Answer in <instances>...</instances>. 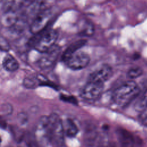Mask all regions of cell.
I'll list each match as a JSON object with an SVG mask.
<instances>
[{
  "mask_svg": "<svg viewBox=\"0 0 147 147\" xmlns=\"http://www.w3.org/2000/svg\"><path fill=\"white\" fill-rule=\"evenodd\" d=\"M1 141H2V140H1V137H0V145H1Z\"/></svg>",
  "mask_w": 147,
  "mask_h": 147,
  "instance_id": "cell-26",
  "label": "cell"
},
{
  "mask_svg": "<svg viewBox=\"0 0 147 147\" xmlns=\"http://www.w3.org/2000/svg\"><path fill=\"white\" fill-rule=\"evenodd\" d=\"M140 92V87L133 80L124 82L113 92L112 99L118 106L125 107L130 104Z\"/></svg>",
  "mask_w": 147,
  "mask_h": 147,
  "instance_id": "cell-1",
  "label": "cell"
},
{
  "mask_svg": "<svg viewBox=\"0 0 147 147\" xmlns=\"http://www.w3.org/2000/svg\"><path fill=\"white\" fill-rule=\"evenodd\" d=\"M20 10H8L4 11L1 22L3 26L9 28L14 25L19 20L21 13Z\"/></svg>",
  "mask_w": 147,
  "mask_h": 147,
  "instance_id": "cell-10",
  "label": "cell"
},
{
  "mask_svg": "<svg viewBox=\"0 0 147 147\" xmlns=\"http://www.w3.org/2000/svg\"><path fill=\"white\" fill-rule=\"evenodd\" d=\"M119 138L123 145L131 146L134 144V137L129 133L126 131H122L119 133Z\"/></svg>",
  "mask_w": 147,
  "mask_h": 147,
  "instance_id": "cell-16",
  "label": "cell"
},
{
  "mask_svg": "<svg viewBox=\"0 0 147 147\" xmlns=\"http://www.w3.org/2000/svg\"><path fill=\"white\" fill-rule=\"evenodd\" d=\"M140 121L143 125L147 127V112L142 111L140 116Z\"/></svg>",
  "mask_w": 147,
  "mask_h": 147,
  "instance_id": "cell-23",
  "label": "cell"
},
{
  "mask_svg": "<svg viewBox=\"0 0 147 147\" xmlns=\"http://www.w3.org/2000/svg\"><path fill=\"white\" fill-rule=\"evenodd\" d=\"M2 65L4 68L9 72L16 71L19 68L18 61L11 55H7L3 58Z\"/></svg>",
  "mask_w": 147,
  "mask_h": 147,
  "instance_id": "cell-14",
  "label": "cell"
},
{
  "mask_svg": "<svg viewBox=\"0 0 147 147\" xmlns=\"http://www.w3.org/2000/svg\"><path fill=\"white\" fill-rule=\"evenodd\" d=\"M104 90V84L88 81L81 89L80 95L82 98L87 100H92L98 98Z\"/></svg>",
  "mask_w": 147,
  "mask_h": 147,
  "instance_id": "cell-6",
  "label": "cell"
},
{
  "mask_svg": "<svg viewBox=\"0 0 147 147\" xmlns=\"http://www.w3.org/2000/svg\"><path fill=\"white\" fill-rule=\"evenodd\" d=\"M41 79L37 76L30 75L26 77L23 80L24 86L29 89H33L40 86Z\"/></svg>",
  "mask_w": 147,
  "mask_h": 147,
  "instance_id": "cell-15",
  "label": "cell"
},
{
  "mask_svg": "<svg viewBox=\"0 0 147 147\" xmlns=\"http://www.w3.org/2000/svg\"><path fill=\"white\" fill-rule=\"evenodd\" d=\"M137 107L140 110V111H143L147 108V90L138 100Z\"/></svg>",
  "mask_w": 147,
  "mask_h": 147,
  "instance_id": "cell-19",
  "label": "cell"
},
{
  "mask_svg": "<svg viewBox=\"0 0 147 147\" xmlns=\"http://www.w3.org/2000/svg\"><path fill=\"white\" fill-rule=\"evenodd\" d=\"M86 42L87 40L86 39H80L72 43L64 52L61 57V60H63V61L64 62L71 55L78 51L82 47H83L86 44Z\"/></svg>",
  "mask_w": 147,
  "mask_h": 147,
  "instance_id": "cell-11",
  "label": "cell"
},
{
  "mask_svg": "<svg viewBox=\"0 0 147 147\" xmlns=\"http://www.w3.org/2000/svg\"><path fill=\"white\" fill-rule=\"evenodd\" d=\"M58 38V32L53 29H45L34 34L28 41V45L39 52L42 53L54 45Z\"/></svg>",
  "mask_w": 147,
  "mask_h": 147,
  "instance_id": "cell-2",
  "label": "cell"
},
{
  "mask_svg": "<svg viewBox=\"0 0 147 147\" xmlns=\"http://www.w3.org/2000/svg\"><path fill=\"white\" fill-rule=\"evenodd\" d=\"M60 53V47L54 45L47 51L42 52V55L38 60V67L43 69L51 67L56 62Z\"/></svg>",
  "mask_w": 147,
  "mask_h": 147,
  "instance_id": "cell-8",
  "label": "cell"
},
{
  "mask_svg": "<svg viewBox=\"0 0 147 147\" xmlns=\"http://www.w3.org/2000/svg\"><path fill=\"white\" fill-rule=\"evenodd\" d=\"M7 126V123L3 117L0 115V127L5 129Z\"/></svg>",
  "mask_w": 147,
  "mask_h": 147,
  "instance_id": "cell-25",
  "label": "cell"
},
{
  "mask_svg": "<svg viewBox=\"0 0 147 147\" xmlns=\"http://www.w3.org/2000/svg\"><path fill=\"white\" fill-rule=\"evenodd\" d=\"M48 117V129L51 145L62 146L64 141V131L63 121L60 117L52 113Z\"/></svg>",
  "mask_w": 147,
  "mask_h": 147,
  "instance_id": "cell-3",
  "label": "cell"
},
{
  "mask_svg": "<svg viewBox=\"0 0 147 147\" xmlns=\"http://www.w3.org/2000/svg\"><path fill=\"white\" fill-rule=\"evenodd\" d=\"M26 2L27 0H2V9L4 11L20 10Z\"/></svg>",
  "mask_w": 147,
  "mask_h": 147,
  "instance_id": "cell-12",
  "label": "cell"
},
{
  "mask_svg": "<svg viewBox=\"0 0 147 147\" xmlns=\"http://www.w3.org/2000/svg\"><path fill=\"white\" fill-rule=\"evenodd\" d=\"M52 17L53 12L51 8L45 9L37 14L30 25L31 33L34 34L46 29Z\"/></svg>",
  "mask_w": 147,
  "mask_h": 147,
  "instance_id": "cell-4",
  "label": "cell"
},
{
  "mask_svg": "<svg viewBox=\"0 0 147 147\" xmlns=\"http://www.w3.org/2000/svg\"><path fill=\"white\" fill-rule=\"evenodd\" d=\"M63 123L64 134L66 136L69 138H73L77 135L79 129L73 119L67 118L64 122H63Z\"/></svg>",
  "mask_w": 147,
  "mask_h": 147,
  "instance_id": "cell-13",
  "label": "cell"
},
{
  "mask_svg": "<svg viewBox=\"0 0 147 147\" xmlns=\"http://www.w3.org/2000/svg\"><path fill=\"white\" fill-rule=\"evenodd\" d=\"M60 98L61 100L65 101V102H70L72 103H75L76 102V100L73 97V96H68V95H61L60 96Z\"/></svg>",
  "mask_w": 147,
  "mask_h": 147,
  "instance_id": "cell-22",
  "label": "cell"
},
{
  "mask_svg": "<svg viewBox=\"0 0 147 147\" xmlns=\"http://www.w3.org/2000/svg\"><path fill=\"white\" fill-rule=\"evenodd\" d=\"M143 71L142 68L138 66H134L131 67L127 72V76L131 80L136 79L142 75Z\"/></svg>",
  "mask_w": 147,
  "mask_h": 147,
  "instance_id": "cell-17",
  "label": "cell"
},
{
  "mask_svg": "<svg viewBox=\"0 0 147 147\" xmlns=\"http://www.w3.org/2000/svg\"><path fill=\"white\" fill-rule=\"evenodd\" d=\"M2 107V111L5 114H10L12 111L11 106L10 105H5Z\"/></svg>",
  "mask_w": 147,
  "mask_h": 147,
  "instance_id": "cell-24",
  "label": "cell"
},
{
  "mask_svg": "<svg viewBox=\"0 0 147 147\" xmlns=\"http://www.w3.org/2000/svg\"><path fill=\"white\" fill-rule=\"evenodd\" d=\"M113 69L108 64H103L88 76L87 80L104 84L113 75Z\"/></svg>",
  "mask_w": 147,
  "mask_h": 147,
  "instance_id": "cell-9",
  "label": "cell"
},
{
  "mask_svg": "<svg viewBox=\"0 0 147 147\" xmlns=\"http://www.w3.org/2000/svg\"><path fill=\"white\" fill-rule=\"evenodd\" d=\"M10 49V45L7 40L3 36H0V51L7 52Z\"/></svg>",
  "mask_w": 147,
  "mask_h": 147,
  "instance_id": "cell-20",
  "label": "cell"
},
{
  "mask_svg": "<svg viewBox=\"0 0 147 147\" xmlns=\"http://www.w3.org/2000/svg\"><path fill=\"white\" fill-rule=\"evenodd\" d=\"M34 137L37 143L42 146L51 145L48 129V117H41L36 124Z\"/></svg>",
  "mask_w": 147,
  "mask_h": 147,
  "instance_id": "cell-5",
  "label": "cell"
},
{
  "mask_svg": "<svg viewBox=\"0 0 147 147\" xmlns=\"http://www.w3.org/2000/svg\"><path fill=\"white\" fill-rule=\"evenodd\" d=\"M90 61L88 54L82 51H77L71 55L64 63L74 70L82 69L86 67Z\"/></svg>",
  "mask_w": 147,
  "mask_h": 147,
  "instance_id": "cell-7",
  "label": "cell"
},
{
  "mask_svg": "<svg viewBox=\"0 0 147 147\" xmlns=\"http://www.w3.org/2000/svg\"><path fill=\"white\" fill-rule=\"evenodd\" d=\"M28 120V117L27 114L24 112L20 113L18 114V121L21 125H25Z\"/></svg>",
  "mask_w": 147,
  "mask_h": 147,
  "instance_id": "cell-21",
  "label": "cell"
},
{
  "mask_svg": "<svg viewBox=\"0 0 147 147\" xmlns=\"http://www.w3.org/2000/svg\"><path fill=\"white\" fill-rule=\"evenodd\" d=\"M94 32V28L92 25L89 22H86L80 28L79 33L83 36H90L93 34Z\"/></svg>",
  "mask_w": 147,
  "mask_h": 147,
  "instance_id": "cell-18",
  "label": "cell"
}]
</instances>
